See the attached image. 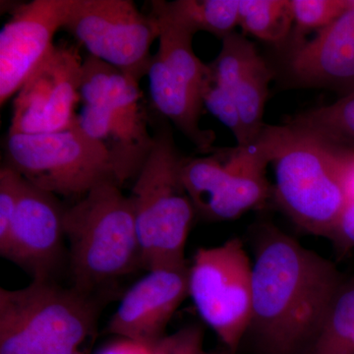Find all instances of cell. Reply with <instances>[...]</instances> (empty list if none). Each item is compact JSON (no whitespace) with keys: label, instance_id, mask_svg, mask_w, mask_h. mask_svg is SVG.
Instances as JSON below:
<instances>
[{"label":"cell","instance_id":"obj_12","mask_svg":"<svg viewBox=\"0 0 354 354\" xmlns=\"http://www.w3.org/2000/svg\"><path fill=\"white\" fill-rule=\"evenodd\" d=\"M65 209L57 196L24 178L0 255L19 266L32 281H51L64 254Z\"/></svg>","mask_w":354,"mask_h":354},{"label":"cell","instance_id":"obj_26","mask_svg":"<svg viewBox=\"0 0 354 354\" xmlns=\"http://www.w3.org/2000/svg\"><path fill=\"white\" fill-rule=\"evenodd\" d=\"M24 177L7 164L0 169V245L6 242L19 201Z\"/></svg>","mask_w":354,"mask_h":354},{"label":"cell","instance_id":"obj_30","mask_svg":"<svg viewBox=\"0 0 354 354\" xmlns=\"http://www.w3.org/2000/svg\"><path fill=\"white\" fill-rule=\"evenodd\" d=\"M205 354H214V353H205Z\"/></svg>","mask_w":354,"mask_h":354},{"label":"cell","instance_id":"obj_16","mask_svg":"<svg viewBox=\"0 0 354 354\" xmlns=\"http://www.w3.org/2000/svg\"><path fill=\"white\" fill-rule=\"evenodd\" d=\"M77 122L108 151L121 185L136 178L153 145L145 109L125 111L84 106Z\"/></svg>","mask_w":354,"mask_h":354},{"label":"cell","instance_id":"obj_6","mask_svg":"<svg viewBox=\"0 0 354 354\" xmlns=\"http://www.w3.org/2000/svg\"><path fill=\"white\" fill-rule=\"evenodd\" d=\"M6 158L26 180L55 196L78 201L102 183L122 187L108 151L78 122L62 131L8 134Z\"/></svg>","mask_w":354,"mask_h":354},{"label":"cell","instance_id":"obj_20","mask_svg":"<svg viewBox=\"0 0 354 354\" xmlns=\"http://www.w3.org/2000/svg\"><path fill=\"white\" fill-rule=\"evenodd\" d=\"M288 123L354 153V90L334 104L309 109Z\"/></svg>","mask_w":354,"mask_h":354},{"label":"cell","instance_id":"obj_22","mask_svg":"<svg viewBox=\"0 0 354 354\" xmlns=\"http://www.w3.org/2000/svg\"><path fill=\"white\" fill-rule=\"evenodd\" d=\"M311 354H354V283L337 292Z\"/></svg>","mask_w":354,"mask_h":354},{"label":"cell","instance_id":"obj_7","mask_svg":"<svg viewBox=\"0 0 354 354\" xmlns=\"http://www.w3.org/2000/svg\"><path fill=\"white\" fill-rule=\"evenodd\" d=\"M253 264L239 239L199 248L189 266L188 293L198 313L234 353L252 321Z\"/></svg>","mask_w":354,"mask_h":354},{"label":"cell","instance_id":"obj_2","mask_svg":"<svg viewBox=\"0 0 354 354\" xmlns=\"http://www.w3.org/2000/svg\"><path fill=\"white\" fill-rule=\"evenodd\" d=\"M259 141L274 165L279 207L305 232L329 239L351 196L354 153L288 123L266 125Z\"/></svg>","mask_w":354,"mask_h":354},{"label":"cell","instance_id":"obj_21","mask_svg":"<svg viewBox=\"0 0 354 354\" xmlns=\"http://www.w3.org/2000/svg\"><path fill=\"white\" fill-rule=\"evenodd\" d=\"M292 24L290 0H239V26L261 41L281 43Z\"/></svg>","mask_w":354,"mask_h":354},{"label":"cell","instance_id":"obj_17","mask_svg":"<svg viewBox=\"0 0 354 354\" xmlns=\"http://www.w3.org/2000/svg\"><path fill=\"white\" fill-rule=\"evenodd\" d=\"M80 99L84 106L125 111L144 109L138 81L90 55L83 62Z\"/></svg>","mask_w":354,"mask_h":354},{"label":"cell","instance_id":"obj_3","mask_svg":"<svg viewBox=\"0 0 354 354\" xmlns=\"http://www.w3.org/2000/svg\"><path fill=\"white\" fill-rule=\"evenodd\" d=\"M73 288L88 297L141 268L131 199L121 186H95L65 209Z\"/></svg>","mask_w":354,"mask_h":354},{"label":"cell","instance_id":"obj_1","mask_svg":"<svg viewBox=\"0 0 354 354\" xmlns=\"http://www.w3.org/2000/svg\"><path fill=\"white\" fill-rule=\"evenodd\" d=\"M342 283L330 261L277 228L262 234L253 263L250 329L267 354L313 346Z\"/></svg>","mask_w":354,"mask_h":354},{"label":"cell","instance_id":"obj_25","mask_svg":"<svg viewBox=\"0 0 354 354\" xmlns=\"http://www.w3.org/2000/svg\"><path fill=\"white\" fill-rule=\"evenodd\" d=\"M203 104L209 113L232 132L237 144L241 146L243 143V131L234 93L214 82L209 78V74L203 91Z\"/></svg>","mask_w":354,"mask_h":354},{"label":"cell","instance_id":"obj_13","mask_svg":"<svg viewBox=\"0 0 354 354\" xmlns=\"http://www.w3.org/2000/svg\"><path fill=\"white\" fill-rule=\"evenodd\" d=\"M73 0H32L13 11L0 32V104L16 95L53 48Z\"/></svg>","mask_w":354,"mask_h":354},{"label":"cell","instance_id":"obj_19","mask_svg":"<svg viewBox=\"0 0 354 354\" xmlns=\"http://www.w3.org/2000/svg\"><path fill=\"white\" fill-rule=\"evenodd\" d=\"M272 76L269 65L259 57L232 91L243 131V143L239 147L253 145L264 131L263 116Z\"/></svg>","mask_w":354,"mask_h":354},{"label":"cell","instance_id":"obj_11","mask_svg":"<svg viewBox=\"0 0 354 354\" xmlns=\"http://www.w3.org/2000/svg\"><path fill=\"white\" fill-rule=\"evenodd\" d=\"M83 62L77 46L55 44L16 94L9 134H41L74 127Z\"/></svg>","mask_w":354,"mask_h":354},{"label":"cell","instance_id":"obj_28","mask_svg":"<svg viewBox=\"0 0 354 354\" xmlns=\"http://www.w3.org/2000/svg\"><path fill=\"white\" fill-rule=\"evenodd\" d=\"M329 239L342 250L354 248V194L349 196L342 209Z\"/></svg>","mask_w":354,"mask_h":354},{"label":"cell","instance_id":"obj_15","mask_svg":"<svg viewBox=\"0 0 354 354\" xmlns=\"http://www.w3.org/2000/svg\"><path fill=\"white\" fill-rule=\"evenodd\" d=\"M288 72L302 87L329 88L342 95L354 90V0L311 41L295 48Z\"/></svg>","mask_w":354,"mask_h":354},{"label":"cell","instance_id":"obj_4","mask_svg":"<svg viewBox=\"0 0 354 354\" xmlns=\"http://www.w3.org/2000/svg\"><path fill=\"white\" fill-rule=\"evenodd\" d=\"M99 305L51 281L0 290V354H91Z\"/></svg>","mask_w":354,"mask_h":354},{"label":"cell","instance_id":"obj_14","mask_svg":"<svg viewBox=\"0 0 354 354\" xmlns=\"http://www.w3.org/2000/svg\"><path fill=\"white\" fill-rule=\"evenodd\" d=\"M123 295L108 332L153 348L184 299L189 297V266H164L147 271Z\"/></svg>","mask_w":354,"mask_h":354},{"label":"cell","instance_id":"obj_5","mask_svg":"<svg viewBox=\"0 0 354 354\" xmlns=\"http://www.w3.org/2000/svg\"><path fill=\"white\" fill-rule=\"evenodd\" d=\"M183 158L171 130L160 124L129 196L146 271L186 263V241L197 213L181 179Z\"/></svg>","mask_w":354,"mask_h":354},{"label":"cell","instance_id":"obj_27","mask_svg":"<svg viewBox=\"0 0 354 354\" xmlns=\"http://www.w3.org/2000/svg\"><path fill=\"white\" fill-rule=\"evenodd\" d=\"M204 330L199 324H191L162 339L152 348L151 354H205Z\"/></svg>","mask_w":354,"mask_h":354},{"label":"cell","instance_id":"obj_24","mask_svg":"<svg viewBox=\"0 0 354 354\" xmlns=\"http://www.w3.org/2000/svg\"><path fill=\"white\" fill-rule=\"evenodd\" d=\"M298 31L322 30L349 8V0H290Z\"/></svg>","mask_w":354,"mask_h":354},{"label":"cell","instance_id":"obj_9","mask_svg":"<svg viewBox=\"0 0 354 354\" xmlns=\"http://www.w3.org/2000/svg\"><path fill=\"white\" fill-rule=\"evenodd\" d=\"M158 23V48L147 74L153 108L200 152L212 153L215 133L200 127L208 65L193 50L192 32L162 18Z\"/></svg>","mask_w":354,"mask_h":354},{"label":"cell","instance_id":"obj_23","mask_svg":"<svg viewBox=\"0 0 354 354\" xmlns=\"http://www.w3.org/2000/svg\"><path fill=\"white\" fill-rule=\"evenodd\" d=\"M221 43L220 53L208 65L209 78L232 92L260 55L251 41L235 32L221 39Z\"/></svg>","mask_w":354,"mask_h":354},{"label":"cell","instance_id":"obj_8","mask_svg":"<svg viewBox=\"0 0 354 354\" xmlns=\"http://www.w3.org/2000/svg\"><path fill=\"white\" fill-rule=\"evenodd\" d=\"M212 153L184 158L181 165V179L197 215L208 221L235 220L270 197L266 169L271 160L260 141Z\"/></svg>","mask_w":354,"mask_h":354},{"label":"cell","instance_id":"obj_29","mask_svg":"<svg viewBox=\"0 0 354 354\" xmlns=\"http://www.w3.org/2000/svg\"><path fill=\"white\" fill-rule=\"evenodd\" d=\"M152 348L120 337L115 341L104 344L94 354H151Z\"/></svg>","mask_w":354,"mask_h":354},{"label":"cell","instance_id":"obj_18","mask_svg":"<svg viewBox=\"0 0 354 354\" xmlns=\"http://www.w3.org/2000/svg\"><path fill=\"white\" fill-rule=\"evenodd\" d=\"M151 12L183 26L193 34L203 31L223 39L239 25V0L153 1Z\"/></svg>","mask_w":354,"mask_h":354},{"label":"cell","instance_id":"obj_10","mask_svg":"<svg viewBox=\"0 0 354 354\" xmlns=\"http://www.w3.org/2000/svg\"><path fill=\"white\" fill-rule=\"evenodd\" d=\"M64 29L90 55L138 82L148 74L151 48L160 36L156 18L142 13L131 0H73Z\"/></svg>","mask_w":354,"mask_h":354}]
</instances>
